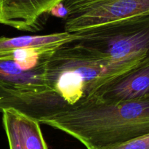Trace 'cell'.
I'll list each match as a JSON object with an SVG mask.
<instances>
[{
	"mask_svg": "<svg viewBox=\"0 0 149 149\" xmlns=\"http://www.w3.org/2000/svg\"><path fill=\"white\" fill-rule=\"evenodd\" d=\"M96 149H149V135L139 137L116 145Z\"/></svg>",
	"mask_w": 149,
	"mask_h": 149,
	"instance_id": "11",
	"label": "cell"
},
{
	"mask_svg": "<svg viewBox=\"0 0 149 149\" xmlns=\"http://www.w3.org/2000/svg\"><path fill=\"white\" fill-rule=\"evenodd\" d=\"M47 61L36 68H26L15 61L0 59V84L18 94L42 91L45 88Z\"/></svg>",
	"mask_w": 149,
	"mask_h": 149,
	"instance_id": "7",
	"label": "cell"
},
{
	"mask_svg": "<svg viewBox=\"0 0 149 149\" xmlns=\"http://www.w3.org/2000/svg\"><path fill=\"white\" fill-rule=\"evenodd\" d=\"M68 10L64 4V1L58 3V4L51 9L49 14L54 17H58V18L65 19L68 16Z\"/></svg>",
	"mask_w": 149,
	"mask_h": 149,
	"instance_id": "12",
	"label": "cell"
},
{
	"mask_svg": "<svg viewBox=\"0 0 149 149\" xmlns=\"http://www.w3.org/2000/svg\"><path fill=\"white\" fill-rule=\"evenodd\" d=\"M64 29L78 33L113 22L149 15V0H65Z\"/></svg>",
	"mask_w": 149,
	"mask_h": 149,
	"instance_id": "4",
	"label": "cell"
},
{
	"mask_svg": "<svg viewBox=\"0 0 149 149\" xmlns=\"http://www.w3.org/2000/svg\"><path fill=\"white\" fill-rule=\"evenodd\" d=\"M149 97V58L101 89L96 99L127 101Z\"/></svg>",
	"mask_w": 149,
	"mask_h": 149,
	"instance_id": "6",
	"label": "cell"
},
{
	"mask_svg": "<svg viewBox=\"0 0 149 149\" xmlns=\"http://www.w3.org/2000/svg\"><path fill=\"white\" fill-rule=\"evenodd\" d=\"M2 121L10 149H23L20 143L13 109L2 110Z\"/></svg>",
	"mask_w": 149,
	"mask_h": 149,
	"instance_id": "10",
	"label": "cell"
},
{
	"mask_svg": "<svg viewBox=\"0 0 149 149\" xmlns=\"http://www.w3.org/2000/svg\"><path fill=\"white\" fill-rule=\"evenodd\" d=\"M79 37L77 33L63 31L44 35L0 37V53L24 49H57Z\"/></svg>",
	"mask_w": 149,
	"mask_h": 149,
	"instance_id": "8",
	"label": "cell"
},
{
	"mask_svg": "<svg viewBox=\"0 0 149 149\" xmlns=\"http://www.w3.org/2000/svg\"><path fill=\"white\" fill-rule=\"evenodd\" d=\"M13 110L23 149H48L39 122L15 109Z\"/></svg>",
	"mask_w": 149,
	"mask_h": 149,
	"instance_id": "9",
	"label": "cell"
},
{
	"mask_svg": "<svg viewBox=\"0 0 149 149\" xmlns=\"http://www.w3.org/2000/svg\"><path fill=\"white\" fill-rule=\"evenodd\" d=\"M38 122L71 135L87 149L111 146L149 135V97L117 102L95 99Z\"/></svg>",
	"mask_w": 149,
	"mask_h": 149,
	"instance_id": "2",
	"label": "cell"
},
{
	"mask_svg": "<svg viewBox=\"0 0 149 149\" xmlns=\"http://www.w3.org/2000/svg\"><path fill=\"white\" fill-rule=\"evenodd\" d=\"M70 43L103 60L140 63L149 58V15L113 22L78 32Z\"/></svg>",
	"mask_w": 149,
	"mask_h": 149,
	"instance_id": "3",
	"label": "cell"
},
{
	"mask_svg": "<svg viewBox=\"0 0 149 149\" xmlns=\"http://www.w3.org/2000/svg\"><path fill=\"white\" fill-rule=\"evenodd\" d=\"M65 0H0V24L36 32L51 9Z\"/></svg>",
	"mask_w": 149,
	"mask_h": 149,
	"instance_id": "5",
	"label": "cell"
},
{
	"mask_svg": "<svg viewBox=\"0 0 149 149\" xmlns=\"http://www.w3.org/2000/svg\"><path fill=\"white\" fill-rule=\"evenodd\" d=\"M70 42L58 47L47 61L43 90L18 94L0 84V111L12 108L39 121L81 107L94 101L103 87L141 63L95 58Z\"/></svg>",
	"mask_w": 149,
	"mask_h": 149,
	"instance_id": "1",
	"label": "cell"
}]
</instances>
